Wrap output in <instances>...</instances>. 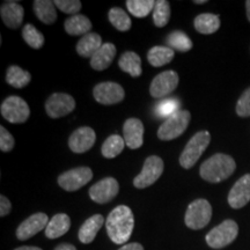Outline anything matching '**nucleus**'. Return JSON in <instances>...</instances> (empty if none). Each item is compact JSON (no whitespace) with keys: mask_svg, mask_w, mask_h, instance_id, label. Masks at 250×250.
<instances>
[{"mask_svg":"<svg viewBox=\"0 0 250 250\" xmlns=\"http://www.w3.org/2000/svg\"><path fill=\"white\" fill-rule=\"evenodd\" d=\"M107 233L116 245H125L129 241L134 227V217L129 206L120 205L109 213L105 221Z\"/></svg>","mask_w":250,"mask_h":250,"instance_id":"1","label":"nucleus"},{"mask_svg":"<svg viewBox=\"0 0 250 250\" xmlns=\"http://www.w3.org/2000/svg\"><path fill=\"white\" fill-rule=\"evenodd\" d=\"M236 164L232 156L217 153L203 162L199 169L202 179L210 183H219L227 180L235 171Z\"/></svg>","mask_w":250,"mask_h":250,"instance_id":"2","label":"nucleus"},{"mask_svg":"<svg viewBox=\"0 0 250 250\" xmlns=\"http://www.w3.org/2000/svg\"><path fill=\"white\" fill-rule=\"evenodd\" d=\"M211 142V134L208 131H199L189 140L180 156V165L184 169H190L199 160L203 153L208 148Z\"/></svg>","mask_w":250,"mask_h":250,"instance_id":"3","label":"nucleus"},{"mask_svg":"<svg viewBox=\"0 0 250 250\" xmlns=\"http://www.w3.org/2000/svg\"><path fill=\"white\" fill-rule=\"evenodd\" d=\"M190 120H191V115L189 111L179 110L160 125L158 130L159 139L167 142V140L179 138L181 134L187 130Z\"/></svg>","mask_w":250,"mask_h":250,"instance_id":"4","label":"nucleus"},{"mask_svg":"<svg viewBox=\"0 0 250 250\" xmlns=\"http://www.w3.org/2000/svg\"><path fill=\"white\" fill-rule=\"evenodd\" d=\"M212 218V206L206 199H196L188 206L186 225L191 229H202L208 225Z\"/></svg>","mask_w":250,"mask_h":250,"instance_id":"5","label":"nucleus"},{"mask_svg":"<svg viewBox=\"0 0 250 250\" xmlns=\"http://www.w3.org/2000/svg\"><path fill=\"white\" fill-rule=\"evenodd\" d=\"M239 234V226L234 220L227 219L214 227L206 235V243L213 249H221L230 245Z\"/></svg>","mask_w":250,"mask_h":250,"instance_id":"6","label":"nucleus"},{"mask_svg":"<svg viewBox=\"0 0 250 250\" xmlns=\"http://www.w3.org/2000/svg\"><path fill=\"white\" fill-rule=\"evenodd\" d=\"M1 116L9 123H24L30 116V109L28 103L19 96H9L5 99L0 107Z\"/></svg>","mask_w":250,"mask_h":250,"instance_id":"7","label":"nucleus"},{"mask_svg":"<svg viewBox=\"0 0 250 250\" xmlns=\"http://www.w3.org/2000/svg\"><path fill=\"white\" fill-rule=\"evenodd\" d=\"M164 161L160 156L151 155L145 160L144 167L138 176L134 177L133 186L138 189H145L159 180L164 171Z\"/></svg>","mask_w":250,"mask_h":250,"instance_id":"8","label":"nucleus"},{"mask_svg":"<svg viewBox=\"0 0 250 250\" xmlns=\"http://www.w3.org/2000/svg\"><path fill=\"white\" fill-rule=\"evenodd\" d=\"M93 179V171L88 167H78L67 170L58 177L59 187L65 191H77L80 188L85 187Z\"/></svg>","mask_w":250,"mask_h":250,"instance_id":"9","label":"nucleus"},{"mask_svg":"<svg viewBox=\"0 0 250 250\" xmlns=\"http://www.w3.org/2000/svg\"><path fill=\"white\" fill-rule=\"evenodd\" d=\"M93 95L96 102L104 105H111L120 103L125 98V92L123 87L117 83L105 81V83H98L93 89Z\"/></svg>","mask_w":250,"mask_h":250,"instance_id":"10","label":"nucleus"},{"mask_svg":"<svg viewBox=\"0 0 250 250\" xmlns=\"http://www.w3.org/2000/svg\"><path fill=\"white\" fill-rule=\"evenodd\" d=\"M76 101L71 95L64 93L52 94L45 102V111L49 117L61 118L74 110Z\"/></svg>","mask_w":250,"mask_h":250,"instance_id":"11","label":"nucleus"},{"mask_svg":"<svg viewBox=\"0 0 250 250\" xmlns=\"http://www.w3.org/2000/svg\"><path fill=\"white\" fill-rule=\"evenodd\" d=\"M179 85V74L175 71H165L152 80L149 93L153 98L161 99L171 94Z\"/></svg>","mask_w":250,"mask_h":250,"instance_id":"12","label":"nucleus"},{"mask_svg":"<svg viewBox=\"0 0 250 250\" xmlns=\"http://www.w3.org/2000/svg\"><path fill=\"white\" fill-rule=\"evenodd\" d=\"M120 184L114 177H105L95 183L89 189V197L93 202L98 204H105L111 202L118 195Z\"/></svg>","mask_w":250,"mask_h":250,"instance_id":"13","label":"nucleus"},{"mask_svg":"<svg viewBox=\"0 0 250 250\" xmlns=\"http://www.w3.org/2000/svg\"><path fill=\"white\" fill-rule=\"evenodd\" d=\"M49 217L45 213L39 212L30 215L29 218H27L23 223H21L20 226L17 229V237L21 241L30 239L31 236L36 235L37 233H40L42 229H45L46 226L49 224Z\"/></svg>","mask_w":250,"mask_h":250,"instance_id":"14","label":"nucleus"},{"mask_svg":"<svg viewBox=\"0 0 250 250\" xmlns=\"http://www.w3.org/2000/svg\"><path fill=\"white\" fill-rule=\"evenodd\" d=\"M96 134L92 127L83 126L79 127L71 134L68 139V146L73 153H85L93 147L95 144Z\"/></svg>","mask_w":250,"mask_h":250,"instance_id":"15","label":"nucleus"},{"mask_svg":"<svg viewBox=\"0 0 250 250\" xmlns=\"http://www.w3.org/2000/svg\"><path fill=\"white\" fill-rule=\"evenodd\" d=\"M250 202V174L243 175L236 181L229 193L228 204L233 208H242Z\"/></svg>","mask_w":250,"mask_h":250,"instance_id":"16","label":"nucleus"},{"mask_svg":"<svg viewBox=\"0 0 250 250\" xmlns=\"http://www.w3.org/2000/svg\"><path fill=\"white\" fill-rule=\"evenodd\" d=\"M144 124L138 118H129L124 123L123 132L125 145L131 149L142 147L144 144Z\"/></svg>","mask_w":250,"mask_h":250,"instance_id":"17","label":"nucleus"},{"mask_svg":"<svg viewBox=\"0 0 250 250\" xmlns=\"http://www.w3.org/2000/svg\"><path fill=\"white\" fill-rule=\"evenodd\" d=\"M0 15L6 27L11 29H18L22 24L24 9L17 1H5L0 7Z\"/></svg>","mask_w":250,"mask_h":250,"instance_id":"18","label":"nucleus"},{"mask_svg":"<svg viewBox=\"0 0 250 250\" xmlns=\"http://www.w3.org/2000/svg\"><path fill=\"white\" fill-rule=\"evenodd\" d=\"M116 52V46L112 43H103L99 51L90 58V66L95 71L107 70L114 61Z\"/></svg>","mask_w":250,"mask_h":250,"instance_id":"19","label":"nucleus"},{"mask_svg":"<svg viewBox=\"0 0 250 250\" xmlns=\"http://www.w3.org/2000/svg\"><path fill=\"white\" fill-rule=\"evenodd\" d=\"M103 224H104V218L101 214H95L87 219L83 224V226L80 227L79 233H78L80 242L85 243V245L93 242Z\"/></svg>","mask_w":250,"mask_h":250,"instance_id":"20","label":"nucleus"},{"mask_svg":"<svg viewBox=\"0 0 250 250\" xmlns=\"http://www.w3.org/2000/svg\"><path fill=\"white\" fill-rule=\"evenodd\" d=\"M102 45L101 36L96 33H88L79 40L77 44V52L83 58H92Z\"/></svg>","mask_w":250,"mask_h":250,"instance_id":"21","label":"nucleus"},{"mask_svg":"<svg viewBox=\"0 0 250 250\" xmlns=\"http://www.w3.org/2000/svg\"><path fill=\"white\" fill-rule=\"evenodd\" d=\"M71 227V219L67 214L58 213L50 219L45 228V236L48 239H57L68 232Z\"/></svg>","mask_w":250,"mask_h":250,"instance_id":"22","label":"nucleus"},{"mask_svg":"<svg viewBox=\"0 0 250 250\" xmlns=\"http://www.w3.org/2000/svg\"><path fill=\"white\" fill-rule=\"evenodd\" d=\"M64 28L66 30L68 35L72 36H79V35H87L88 31L92 29V22L85 15L77 14L72 15L65 21Z\"/></svg>","mask_w":250,"mask_h":250,"instance_id":"23","label":"nucleus"},{"mask_svg":"<svg viewBox=\"0 0 250 250\" xmlns=\"http://www.w3.org/2000/svg\"><path fill=\"white\" fill-rule=\"evenodd\" d=\"M34 12L41 22L52 24L57 20L55 1L50 0H35L34 1Z\"/></svg>","mask_w":250,"mask_h":250,"instance_id":"24","label":"nucleus"},{"mask_svg":"<svg viewBox=\"0 0 250 250\" xmlns=\"http://www.w3.org/2000/svg\"><path fill=\"white\" fill-rule=\"evenodd\" d=\"M118 66L122 71L126 72L133 78L142 76V59L133 51L124 52L118 61Z\"/></svg>","mask_w":250,"mask_h":250,"instance_id":"25","label":"nucleus"},{"mask_svg":"<svg viewBox=\"0 0 250 250\" xmlns=\"http://www.w3.org/2000/svg\"><path fill=\"white\" fill-rule=\"evenodd\" d=\"M175 56V51L168 46L156 45L149 49L147 54L148 62L154 67H161L164 65L169 64L173 61Z\"/></svg>","mask_w":250,"mask_h":250,"instance_id":"26","label":"nucleus"},{"mask_svg":"<svg viewBox=\"0 0 250 250\" xmlns=\"http://www.w3.org/2000/svg\"><path fill=\"white\" fill-rule=\"evenodd\" d=\"M195 28L198 33L204 35H211L220 28V19L218 15L211 13L199 14L195 19Z\"/></svg>","mask_w":250,"mask_h":250,"instance_id":"27","label":"nucleus"},{"mask_svg":"<svg viewBox=\"0 0 250 250\" xmlns=\"http://www.w3.org/2000/svg\"><path fill=\"white\" fill-rule=\"evenodd\" d=\"M31 76L30 73L23 68L12 65L8 67L7 73H6V83L14 88H23L30 83Z\"/></svg>","mask_w":250,"mask_h":250,"instance_id":"28","label":"nucleus"},{"mask_svg":"<svg viewBox=\"0 0 250 250\" xmlns=\"http://www.w3.org/2000/svg\"><path fill=\"white\" fill-rule=\"evenodd\" d=\"M125 140L123 137L118 136V134H112V136L108 137L105 142L103 143L101 152L102 155L107 159L116 158L120 155L122 151L124 149Z\"/></svg>","mask_w":250,"mask_h":250,"instance_id":"29","label":"nucleus"},{"mask_svg":"<svg viewBox=\"0 0 250 250\" xmlns=\"http://www.w3.org/2000/svg\"><path fill=\"white\" fill-rule=\"evenodd\" d=\"M166 42H167L168 48L177 50L180 52H187L192 48V41L189 39L186 33L181 30H175L170 33L167 36Z\"/></svg>","mask_w":250,"mask_h":250,"instance_id":"30","label":"nucleus"},{"mask_svg":"<svg viewBox=\"0 0 250 250\" xmlns=\"http://www.w3.org/2000/svg\"><path fill=\"white\" fill-rule=\"evenodd\" d=\"M110 23L120 31H127L131 28V19L121 7H112L108 13Z\"/></svg>","mask_w":250,"mask_h":250,"instance_id":"31","label":"nucleus"},{"mask_svg":"<svg viewBox=\"0 0 250 250\" xmlns=\"http://www.w3.org/2000/svg\"><path fill=\"white\" fill-rule=\"evenodd\" d=\"M154 0H127L126 7L133 17L146 18L154 9Z\"/></svg>","mask_w":250,"mask_h":250,"instance_id":"32","label":"nucleus"},{"mask_svg":"<svg viewBox=\"0 0 250 250\" xmlns=\"http://www.w3.org/2000/svg\"><path fill=\"white\" fill-rule=\"evenodd\" d=\"M170 19V5L166 0H158L155 1L154 9H153V22L156 27L162 28L167 26Z\"/></svg>","mask_w":250,"mask_h":250,"instance_id":"33","label":"nucleus"},{"mask_svg":"<svg viewBox=\"0 0 250 250\" xmlns=\"http://www.w3.org/2000/svg\"><path fill=\"white\" fill-rule=\"evenodd\" d=\"M22 39L30 48L41 49L44 45V36L33 24L27 23L22 29Z\"/></svg>","mask_w":250,"mask_h":250,"instance_id":"34","label":"nucleus"},{"mask_svg":"<svg viewBox=\"0 0 250 250\" xmlns=\"http://www.w3.org/2000/svg\"><path fill=\"white\" fill-rule=\"evenodd\" d=\"M179 105L180 102L177 101L176 99L164 100V101L158 104L155 112L159 117L169 118L170 116H173L174 114H176V112L179 111Z\"/></svg>","mask_w":250,"mask_h":250,"instance_id":"35","label":"nucleus"},{"mask_svg":"<svg viewBox=\"0 0 250 250\" xmlns=\"http://www.w3.org/2000/svg\"><path fill=\"white\" fill-rule=\"evenodd\" d=\"M236 114L240 117H249L250 116V87L246 89L241 96H240L239 101L236 103Z\"/></svg>","mask_w":250,"mask_h":250,"instance_id":"36","label":"nucleus"},{"mask_svg":"<svg viewBox=\"0 0 250 250\" xmlns=\"http://www.w3.org/2000/svg\"><path fill=\"white\" fill-rule=\"evenodd\" d=\"M55 5L58 9L66 14L77 15L81 9V2L79 0H56Z\"/></svg>","mask_w":250,"mask_h":250,"instance_id":"37","label":"nucleus"},{"mask_svg":"<svg viewBox=\"0 0 250 250\" xmlns=\"http://www.w3.org/2000/svg\"><path fill=\"white\" fill-rule=\"evenodd\" d=\"M15 140L8 130L5 129V126H0V149L1 152H11L14 148Z\"/></svg>","mask_w":250,"mask_h":250,"instance_id":"38","label":"nucleus"},{"mask_svg":"<svg viewBox=\"0 0 250 250\" xmlns=\"http://www.w3.org/2000/svg\"><path fill=\"white\" fill-rule=\"evenodd\" d=\"M12 210L11 202L8 201V198H6L5 196H0V215L5 217Z\"/></svg>","mask_w":250,"mask_h":250,"instance_id":"39","label":"nucleus"},{"mask_svg":"<svg viewBox=\"0 0 250 250\" xmlns=\"http://www.w3.org/2000/svg\"><path fill=\"white\" fill-rule=\"evenodd\" d=\"M118 250H144V247L140 243H127Z\"/></svg>","mask_w":250,"mask_h":250,"instance_id":"40","label":"nucleus"},{"mask_svg":"<svg viewBox=\"0 0 250 250\" xmlns=\"http://www.w3.org/2000/svg\"><path fill=\"white\" fill-rule=\"evenodd\" d=\"M55 250H77V248L70 243H62V245L56 247Z\"/></svg>","mask_w":250,"mask_h":250,"instance_id":"41","label":"nucleus"},{"mask_svg":"<svg viewBox=\"0 0 250 250\" xmlns=\"http://www.w3.org/2000/svg\"><path fill=\"white\" fill-rule=\"evenodd\" d=\"M14 250H42L39 247H30V246H24V247H20V248H17Z\"/></svg>","mask_w":250,"mask_h":250,"instance_id":"42","label":"nucleus"},{"mask_svg":"<svg viewBox=\"0 0 250 250\" xmlns=\"http://www.w3.org/2000/svg\"><path fill=\"white\" fill-rule=\"evenodd\" d=\"M246 9H247V18L250 21V0H247L246 1Z\"/></svg>","mask_w":250,"mask_h":250,"instance_id":"43","label":"nucleus"},{"mask_svg":"<svg viewBox=\"0 0 250 250\" xmlns=\"http://www.w3.org/2000/svg\"><path fill=\"white\" fill-rule=\"evenodd\" d=\"M193 2H195V4H199V5H201V4H205L206 0H195V1H193Z\"/></svg>","mask_w":250,"mask_h":250,"instance_id":"44","label":"nucleus"}]
</instances>
